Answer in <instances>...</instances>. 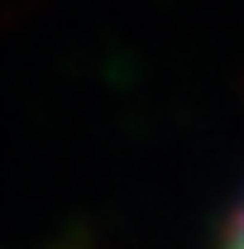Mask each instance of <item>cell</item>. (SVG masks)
Returning a JSON list of instances; mask_svg holds the SVG:
<instances>
[{"instance_id": "obj_1", "label": "cell", "mask_w": 244, "mask_h": 249, "mask_svg": "<svg viewBox=\"0 0 244 249\" xmlns=\"http://www.w3.org/2000/svg\"><path fill=\"white\" fill-rule=\"evenodd\" d=\"M211 249H244V196L230 206V216L220 220V230H215V245Z\"/></svg>"}]
</instances>
